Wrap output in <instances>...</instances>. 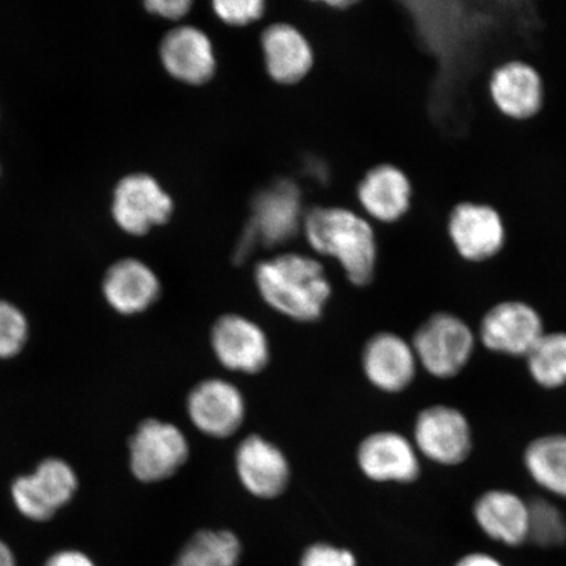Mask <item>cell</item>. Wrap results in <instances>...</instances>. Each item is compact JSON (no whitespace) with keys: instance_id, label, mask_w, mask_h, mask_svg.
Wrapping results in <instances>:
<instances>
[{"instance_id":"obj_1","label":"cell","mask_w":566,"mask_h":566,"mask_svg":"<svg viewBox=\"0 0 566 566\" xmlns=\"http://www.w3.org/2000/svg\"><path fill=\"white\" fill-rule=\"evenodd\" d=\"M254 281L269 307L300 323L321 318L332 295L324 268L303 254H280L263 261L254 272Z\"/></svg>"},{"instance_id":"obj_2","label":"cell","mask_w":566,"mask_h":566,"mask_svg":"<svg viewBox=\"0 0 566 566\" xmlns=\"http://www.w3.org/2000/svg\"><path fill=\"white\" fill-rule=\"evenodd\" d=\"M304 231L310 245L335 259L353 285H369L377 266V243L364 218L348 209L316 208L304 219Z\"/></svg>"},{"instance_id":"obj_3","label":"cell","mask_w":566,"mask_h":566,"mask_svg":"<svg viewBox=\"0 0 566 566\" xmlns=\"http://www.w3.org/2000/svg\"><path fill=\"white\" fill-rule=\"evenodd\" d=\"M412 346L424 371L437 379H452L470 364L476 336L462 317L437 313L416 331Z\"/></svg>"},{"instance_id":"obj_4","label":"cell","mask_w":566,"mask_h":566,"mask_svg":"<svg viewBox=\"0 0 566 566\" xmlns=\"http://www.w3.org/2000/svg\"><path fill=\"white\" fill-rule=\"evenodd\" d=\"M301 193L290 181L275 182L253 201L252 219L238 248L243 260L256 243L275 247L289 242L300 229Z\"/></svg>"},{"instance_id":"obj_5","label":"cell","mask_w":566,"mask_h":566,"mask_svg":"<svg viewBox=\"0 0 566 566\" xmlns=\"http://www.w3.org/2000/svg\"><path fill=\"white\" fill-rule=\"evenodd\" d=\"M413 443L419 454L436 464H463L473 450V434L469 419L458 408L437 405L424 408L417 416Z\"/></svg>"},{"instance_id":"obj_6","label":"cell","mask_w":566,"mask_h":566,"mask_svg":"<svg viewBox=\"0 0 566 566\" xmlns=\"http://www.w3.org/2000/svg\"><path fill=\"white\" fill-rule=\"evenodd\" d=\"M111 211L119 229L133 237H144L171 219L174 201L153 176L132 174L123 177L113 190Z\"/></svg>"},{"instance_id":"obj_7","label":"cell","mask_w":566,"mask_h":566,"mask_svg":"<svg viewBox=\"0 0 566 566\" xmlns=\"http://www.w3.org/2000/svg\"><path fill=\"white\" fill-rule=\"evenodd\" d=\"M188 458L187 437L172 423L147 420L140 423L130 441L132 471L145 483L171 478Z\"/></svg>"},{"instance_id":"obj_8","label":"cell","mask_w":566,"mask_h":566,"mask_svg":"<svg viewBox=\"0 0 566 566\" xmlns=\"http://www.w3.org/2000/svg\"><path fill=\"white\" fill-rule=\"evenodd\" d=\"M544 334L541 314L521 301L495 304L479 327L480 342L488 350L515 358H526Z\"/></svg>"},{"instance_id":"obj_9","label":"cell","mask_w":566,"mask_h":566,"mask_svg":"<svg viewBox=\"0 0 566 566\" xmlns=\"http://www.w3.org/2000/svg\"><path fill=\"white\" fill-rule=\"evenodd\" d=\"M211 349L226 370L258 374L271 359V345L263 328L243 315L228 314L212 325Z\"/></svg>"},{"instance_id":"obj_10","label":"cell","mask_w":566,"mask_h":566,"mask_svg":"<svg viewBox=\"0 0 566 566\" xmlns=\"http://www.w3.org/2000/svg\"><path fill=\"white\" fill-rule=\"evenodd\" d=\"M190 421L211 438H229L245 419V400L240 389L221 378L205 379L190 391L187 401Z\"/></svg>"},{"instance_id":"obj_11","label":"cell","mask_w":566,"mask_h":566,"mask_svg":"<svg viewBox=\"0 0 566 566\" xmlns=\"http://www.w3.org/2000/svg\"><path fill=\"white\" fill-rule=\"evenodd\" d=\"M76 476L60 459L42 462L32 475L19 478L12 485V497L21 514L33 521H46L73 497Z\"/></svg>"},{"instance_id":"obj_12","label":"cell","mask_w":566,"mask_h":566,"mask_svg":"<svg viewBox=\"0 0 566 566\" xmlns=\"http://www.w3.org/2000/svg\"><path fill=\"white\" fill-rule=\"evenodd\" d=\"M357 462L364 475L377 483L410 484L421 473L419 451L398 431H377L365 438Z\"/></svg>"},{"instance_id":"obj_13","label":"cell","mask_w":566,"mask_h":566,"mask_svg":"<svg viewBox=\"0 0 566 566\" xmlns=\"http://www.w3.org/2000/svg\"><path fill=\"white\" fill-rule=\"evenodd\" d=\"M235 469L244 490L258 499L279 497L290 480L286 455L277 446L258 434L248 436L239 443Z\"/></svg>"},{"instance_id":"obj_14","label":"cell","mask_w":566,"mask_h":566,"mask_svg":"<svg viewBox=\"0 0 566 566\" xmlns=\"http://www.w3.org/2000/svg\"><path fill=\"white\" fill-rule=\"evenodd\" d=\"M416 353L406 338L380 332L367 342L363 369L367 380L386 394H400L413 384L417 374Z\"/></svg>"},{"instance_id":"obj_15","label":"cell","mask_w":566,"mask_h":566,"mask_svg":"<svg viewBox=\"0 0 566 566\" xmlns=\"http://www.w3.org/2000/svg\"><path fill=\"white\" fill-rule=\"evenodd\" d=\"M159 54L167 73L190 86H202L216 74L211 41L195 27H177L169 31L161 40Z\"/></svg>"},{"instance_id":"obj_16","label":"cell","mask_w":566,"mask_h":566,"mask_svg":"<svg viewBox=\"0 0 566 566\" xmlns=\"http://www.w3.org/2000/svg\"><path fill=\"white\" fill-rule=\"evenodd\" d=\"M472 515L481 533L495 543L515 548L528 542V504L514 492L491 490L480 494Z\"/></svg>"},{"instance_id":"obj_17","label":"cell","mask_w":566,"mask_h":566,"mask_svg":"<svg viewBox=\"0 0 566 566\" xmlns=\"http://www.w3.org/2000/svg\"><path fill=\"white\" fill-rule=\"evenodd\" d=\"M450 235L465 260L491 259L504 244V224L485 205L460 203L450 218Z\"/></svg>"},{"instance_id":"obj_18","label":"cell","mask_w":566,"mask_h":566,"mask_svg":"<svg viewBox=\"0 0 566 566\" xmlns=\"http://www.w3.org/2000/svg\"><path fill=\"white\" fill-rule=\"evenodd\" d=\"M103 292L119 314L144 313L158 301L160 282L150 268L136 259H124L105 273Z\"/></svg>"},{"instance_id":"obj_19","label":"cell","mask_w":566,"mask_h":566,"mask_svg":"<svg viewBox=\"0 0 566 566\" xmlns=\"http://www.w3.org/2000/svg\"><path fill=\"white\" fill-rule=\"evenodd\" d=\"M268 74L281 84H295L310 73L314 52L308 41L293 25L268 27L261 38Z\"/></svg>"},{"instance_id":"obj_20","label":"cell","mask_w":566,"mask_h":566,"mask_svg":"<svg viewBox=\"0 0 566 566\" xmlns=\"http://www.w3.org/2000/svg\"><path fill=\"white\" fill-rule=\"evenodd\" d=\"M410 184L407 176L394 166H378L367 172L358 187L364 209L381 222L398 221L410 203Z\"/></svg>"},{"instance_id":"obj_21","label":"cell","mask_w":566,"mask_h":566,"mask_svg":"<svg viewBox=\"0 0 566 566\" xmlns=\"http://www.w3.org/2000/svg\"><path fill=\"white\" fill-rule=\"evenodd\" d=\"M491 90L495 104L507 116L526 118L541 108V77L526 63L509 62L495 70Z\"/></svg>"},{"instance_id":"obj_22","label":"cell","mask_w":566,"mask_h":566,"mask_svg":"<svg viewBox=\"0 0 566 566\" xmlns=\"http://www.w3.org/2000/svg\"><path fill=\"white\" fill-rule=\"evenodd\" d=\"M523 464L543 491L566 500V434L535 438L527 444Z\"/></svg>"},{"instance_id":"obj_23","label":"cell","mask_w":566,"mask_h":566,"mask_svg":"<svg viewBox=\"0 0 566 566\" xmlns=\"http://www.w3.org/2000/svg\"><path fill=\"white\" fill-rule=\"evenodd\" d=\"M242 543L228 530L198 531L182 547L172 566H238Z\"/></svg>"},{"instance_id":"obj_24","label":"cell","mask_w":566,"mask_h":566,"mask_svg":"<svg viewBox=\"0 0 566 566\" xmlns=\"http://www.w3.org/2000/svg\"><path fill=\"white\" fill-rule=\"evenodd\" d=\"M537 386L557 389L566 385V332H546L526 357Z\"/></svg>"},{"instance_id":"obj_25","label":"cell","mask_w":566,"mask_h":566,"mask_svg":"<svg viewBox=\"0 0 566 566\" xmlns=\"http://www.w3.org/2000/svg\"><path fill=\"white\" fill-rule=\"evenodd\" d=\"M528 504V542L536 547L554 549L566 544V516L554 502L533 497Z\"/></svg>"},{"instance_id":"obj_26","label":"cell","mask_w":566,"mask_h":566,"mask_svg":"<svg viewBox=\"0 0 566 566\" xmlns=\"http://www.w3.org/2000/svg\"><path fill=\"white\" fill-rule=\"evenodd\" d=\"M28 324L13 304L0 301V358H10L23 348Z\"/></svg>"},{"instance_id":"obj_27","label":"cell","mask_w":566,"mask_h":566,"mask_svg":"<svg viewBox=\"0 0 566 566\" xmlns=\"http://www.w3.org/2000/svg\"><path fill=\"white\" fill-rule=\"evenodd\" d=\"M212 9L223 23L231 27H244L264 15L265 3L261 0H218L212 3Z\"/></svg>"},{"instance_id":"obj_28","label":"cell","mask_w":566,"mask_h":566,"mask_svg":"<svg viewBox=\"0 0 566 566\" xmlns=\"http://www.w3.org/2000/svg\"><path fill=\"white\" fill-rule=\"evenodd\" d=\"M300 566H357V560L349 549L315 543L304 549Z\"/></svg>"},{"instance_id":"obj_29","label":"cell","mask_w":566,"mask_h":566,"mask_svg":"<svg viewBox=\"0 0 566 566\" xmlns=\"http://www.w3.org/2000/svg\"><path fill=\"white\" fill-rule=\"evenodd\" d=\"M146 10L166 20H180L188 15L192 2L188 0H148Z\"/></svg>"},{"instance_id":"obj_30","label":"cell","mask_w":566,"mask_h":566,"mask_svg":"<svg viewBox=\"0 0 566 566\" xmlns=\"http://www.w3.org/2000/svg\"><path fill=\"white\" fill-rule=\"evenodd\" d=\"M45 566H96L91 558L80 551H61L49 558Z\"/></svg>"},{"instance_id":"obj_31","label":"cell","mask_w":566,"mask_h":566,"mask_svg":"<svg viewBox=\"0 0 566 566\" xmlns=\"http://www.w3.org/2000/svg\"><path fill=\"white\" fill-rule=\"evenodd\" d=\"M454 566H505L499 558L485 552H472V554L465 555L459 558Z\"/></svg>"},{"instance_id":"obj_32","label":"cell","mask_w":566,"mask_h":566,"mask_svg":"<svg viewBox=\"0 0 566 566\" xmlns=\"http://www.w3.org/2000/svg\"><path fill=\"white\" fill-rule=\"evenodd\" d=\"M0 566H17L15 556L2 541H0Z\"/></svg>"}]
</instances>
